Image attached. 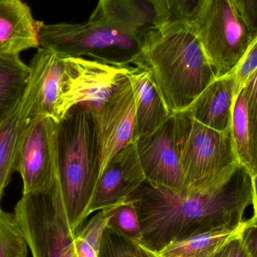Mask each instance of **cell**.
<instances>
[{"label": "cell", "mask_w": 257, "mask_h": 257, "mask_svg": "<svg viewBox=\"0 0 257 257\" xmlns=\"http://www.w3.org/2000/svg\"><path fill=\"white\" fill-rule=\"evenodd\" d=\"M235 3L238 11L244 17L245 21L250 28V21H251L252 6L253 0H232Z\"/></svg>", "instance_id": "4dcf8cb0"}, {"label": "cell", "mask_w": 257, "mask_h": 257, "mask_svg": "<svg viewBox=\"0 0 257 257\" xmlns=\"http://www.w3.org/2000/svg\"><path fill=\"white\" fill-rule=\"evenodd\" d=\"M212 257H250L240 239L238 232L228 239Z\"/></svg>", "instance_id": "f1b7e54d"}, {"label": "cell", "mask_w": 257, "mask_h": 257, "mask_svg": "<svg viewBox=\"0 0 257 257\" xmlns=\"http://www.w3.org/2000/svg\"><path fill=\"white\" fill-rule=\"evenodd\" d=\"M252 193H253V205L254 215L257 216V174L251 176Z\"/></svg>", "instance_id": "836d02e7"}, {"label": "cell", "mask_w": 257, "mask_h": 257, "mask_svg": "<svg viewBox=\"0 0 257 257\" xmlns=\"http://www.w3.org/2000/svg\"><path fill=\"white\" fill-rule=\"evenodd\" d=\"M98 257H144L139 243L107 226Z\"/></svg>", "instance_id": "603a6c76"}, {"label": "cell", "mask_w": 257, "mask_h": 257, "mask_svg": "<svg viewBox=\"0 0 257 257\" xmlns=\"http://www.w3.org/2000/svg\"><path fill=\"white\" fill-rule=\"evenodd\" d=\"M30 67L19 55H0V123L24 94Z\"/></svg>", "instance_id": "ac0fdd59"}, {"label": "cell", "mask_w": 257, "mask_h": 257, "mask_svg": "<svg viewBox=\"0 0 257 257\" xmlns=\"http://www.w3.org/2000/svg\"><path fill=\"white\" fill-rule=\"evenodd\" d=\"M235 96V78L229 73L216 78L184 111L208 127L229 131Z\"/></svg>", "instance_id": "9a60e30c"}, {"label": "cell", "mask_w": 257, "mask_h": 257, "mask_svg": "<svg viewBox=\"0 0 257 257\" xmlns=\"http://www.w3.org/2000/svg\"><path fill=\"white\" fill-rule=\"evenodd\" d=\"M128 78L136 99V141L154 133L173 114L169 111L146 67L133 66Z\"/></svg>", "instance_id": "e0dca14e"}, {"label": "cell", "mask_w": 257, "mask_h": 257, "mask_svg": "<svg viewBox=\"0 0 257 257\" xmlns=\"http://www.w3.org/2000/svg\"><path fill=\"white\" fill-rule=\"evenodd\" d=\"M173 114L185 190L212 187L235 170L240 163L231 130L220 132L208 127L185 111Z\"/></svg>", "instance_id": "5b68a950"}, {"label": "cell", "mask_w": 257, "mask_h": 257, "mask_svg": "<svg viewBox=\"0 0 257 257\" xmlns=\"http://www.w3.org/2000/svg\"><path fill=\"white\" fill-rule=\"evenodd\" d=\"M244 87L247 93L250 147V142L257 133V69L247 80Z\"/></svg>", "instance_id": "4316f807"}, {"label": "cell", "mask_w": 257, "mask_h": 257, "mask_svg": "<svg viewBox=\"0 0 257 257\" xmlns=\"http://www.w3.org/2000/svg\"><path fill=\"white\" fill-rule=\"evenodd\" d=\"M238 229H217L178 240L154 253L158 257H212Z\"/></svg>", "instance_id": "d6986e66"}, {"label": "cell", "mask_w": 257, "mask_h": 257, "mask_svg": "<svg viewBox=\"0 0 257 257\" xmlns=\"http://www.w3.org/2000/svg\"><path fill=\"white\" fill-rule=\"evenodd\" d=\"M141 247L142 248V251H143L144 257H158L154 252L151 251V250H148V249L145 248V247L140 244Z\"/></svg>", "instance_id": "e575fe53"}, {"label": "cell", "mask_w": 257, "mask_h": 257, "mask_svg": "<svg viewBox=\"0 0 257 257\" xmlns=\"http://www.w3.org/2000/svg\"><path fill=\"white\" fill-rule=\"evenodd\" d=\"M15 172L21 175L22 194L50 188L59 181L58 122L39 116L23 142Z\"/></svg>", "instance_id": "9c48e42d"}, {"label": "cell", "mask_w": 257, "mask_h": 257, "mask_svg": "<svg viewBox=\"0 0 257 257\" xmlns=\"http://www.w3.org/2000/svg\"><path fill=\"white\" fill-rule=\"evenodd\" d=\"M134 142L145 181L174 191H185L174 114L154 133L142 136Z\"/></svg>", "instance_id": "8fae6325"}, {"label": "cell", "mask_w": 257, "mask_h": 257, "mask_svg": "<svg viewBox=\"0 0 257 257\" xmlns=\"http://www.w3.org/2000/svg\"><path fill=\"white\" fill-rule=\"evenodd\" d=\"M96 109L90 104H78L58 122L59 182L68 220L75 234L89 217L100 175Z\"/></svg>", "instance_id": "3957f363"}, {"label": "cell", "mask_w": 257, "mask_h": 257, "mask_svg": "<svg viewBox=\"0 0 257 257\" xmlns=\"http://www.w3.org/2000/svg\"><path fill=\"white\" fill-rule=\"evenodd\" d=\"M145 181L135 142L119 151L108 162L96 184L89 216L126 202Z\"/></svg>", "instance_id": "4fadbf2b"}, {"label": "cell", "mask_w": 257, "mask_h": 257, "mask_svg": "<svg viewBox=\"0 0 257 257\" xmlns=\"http://www.w3.org/2000/svg\"><path fill=\"white\" fill-rule=\"evenodd\" d=\"M257 69V36L253 39L242 58L231 72L235 78L236 95L245 85L252 74Z\"/></svg>", "instance_id": "484cf974"}, {"label": "cell", "mask_w": 257, "mask_h": 257, "mask_svg": "<svg viewBox=\"0 0 257 257\" xmlns=\"http://www.w3.org/2000/svg\"><path fill=\"white\" fill-rule=\"evenodd\" d=\"M27 247L15 214L0 212V257H27Z\"/></svg>", "instance_id": "7402d4cb"}, {"label": "cell", "mask_w": 257, "mask_h": 257, "mask_svg": "<svg viewBox=\"0 0 257 257\" xmlns=\"http://www.w3.org/2000/svg\"><path fill=\"white\" fill-rule=\"evenodd\" d=\"M250 163L248 172L253 176L257 174V133L250 142Z\"/></svg>", "instance_id": "1f68e13d"}, {"label": "cell", "mask_w": 257, "mask_h": 257, "mask_svg": "<svg viewBox=\"0 0 257 257\" xmlns=\"http://www.w3.org/2000/svg\"><path fill=\"white\" fill-rule=\"evenodd\" d=\"M89 21L114 26L142 39L157 30V14L150 0H99Z\"/></svg>", "instance_id": "2e32d148"}, {"label": "cell", "mask_w": 257, "mask_h": 257, "mask_svg": "<svg viewBox=\"0 0 257 257\" xmlns=\"http://www.w3.org/2000/svg\"><path fill=\"white\" fill-rule=\"evenodd\" d=\"M64 58L59 122L78 104H90L99 108L127 78L133 67L113 66L84 57Z\"/></svg>", "instance_id": "ba28073f"}, {"label": "cell", "mask_w": 257, "mask_h": 257, "mask_svg": "<svg viewBox=\"0 0 257 257\" xmlns=\"http://www.w3.org/2000/svg\"><path fill=\"white\" fill-rule=\"evenodd\" d=\"M75 250L78 257H98L99 253L93 250L84 240L78 236H75Z\"/></svg>", "instance_id": "f546056e"}, {"label": "cell", "mask_w": 257, "mask_h": 257, "mask_svg": "<svg viewBox=\"0 0 257 257\" xmlns=\"http://www.w3.org/2000/svg\"><path fill=\"white\" fill-rule=\"evenodd\" d=\"M143 66L172 114L187 110L217 78L190 24L154 30L145 36Z\"/></svg>", "instance_id": "7a4b0ae2"}, {"label": "cell", "mask_w": 257, "mask_h": 257, "mask_svg": "<svg viewBox=\"0 0 257 257\" xmlns=\"http://www.w3.org/2000/svg\"><path fill=\"white\" fill-rule=\"evenodd\" d=\"M30 78L18 103L0 123V212L2 199L15 172L17 160L29 130L40 116L39 93L42 60L39 51L30 64Z\"/></svg>", "instance_id": "30bf717a"}, {"label": "cell", "mask_w": 257, "mask_h": 257, "mask_svg": "<svg viewBox=\"0 0 257 257\" xmlns=\"http://www.w3.org/2000/svg\"><path fill=\"white\" fill-rule=\"evenodd\" d=\"M96 118L100 136L101 175L110 160L135 141L136 99L128 75L96 109Z\"/></svg>", "instance_id": "7c38bea8"}, {"label": "cell", "mask_w": 257, "mask_h": 257, "mask_svg": "<svg viewBox=\"0 0 257 257\" xmlns=\"http://www.w3.org/2000/svg\"><path fill=\"white\" fill-rule=\"evenodd\" d=\"M108 226L130 239L140 243L142 235L139 216L131 202H125L116 208L108 221Z\"/></svg>", "instance_id": "cb8c5ba5"}, {"label": "cell", "mask_w": 257, "mask_h": 257, "mask_svg": "<svg viewBox=\"0 0 257 257\" xmlns=\"http://www.w3.org/2000/svg\"><path fill=\"white\" fill-rule=\"evenodd\" d=\"M238 235L250 257H257V216L243 221Z\"/></svg>", "instance_id": "83f0119b"}, {"label": "cell", "mask_w": 257, "mask_h": 257, "mask_svg": "<svg viewBox=\"0 0 257 257\" xmlns=\"http://www.w3.org/2000/svg\"><path fill=\"white\" fill-rule=\"evenodd\" d=\"M231 134L238 162L249 170L250 163V133L247 93L244 86L235 96L232 108Z\"/></svg>", "instance_id": "44dd1931"}, {"label": "cell", "mask_w": 257, "mask_h": 257, "mask_svg": "<svg viewBox=\"0 0 257 257\" xmlns=\"http://www.w3.org/2000/svg\"><path fill=\"white\" fill-rule=\"evenodd\" d=\"M191 25L217 78L232 72L254 39L232 0H205Z\"/></svg>", "instance_id": "52a82bcc"}, {"label": "cell", "mask_w": 257, "mask_h": 257, "mask_svg": "<svg viewBox=\"0 0 257 257\" xmlns=\"http://www.w3.org/2000/svg\"><path fill=\"white\" fill-rule=\"evenodd\" d=\"M157 14L158 29L174 25H191L205 0H150Z\"/></svg>", "instance_id": "ffe728a7"}, {"label": "cell", "mask_w": 257, "mask_h": 257, "mask_svg": "<svg viewBox=\"0 0 257 257\" xmlns=\"http://www.w3.org/2000/svg\"><path fill=\"white\" fill-rule=\"evenodd\" d=\"M117 206L118 205L98 211V212L87 221L85 226L84 227L81 226L76 233L77 236L84 240L98 253L104 232L108 226V221Z\"/></svg>", "instance_id": "d4e9b609"}, {"label": "cell", "mask_w": 257, "mask_h": 257, "mask_svg": "<svg viewBox=\"0 0 257 257\" xmlns=\"http://www.w3.org/2000/svg\"><path fill=\"white\" fill-rule=\"evenodd\" d=\"M250 30H251L253 39H255L257 36V0H253V6H252Z\"/></svg>", "instance_id": "d6a6232c"}, {"label": "cell", "mask_w": 257, "mask_h": 257, "mask_svg": "<svg viewBox=\"0 0 257 257\" xmlns=\"http://www.w3.org/2000/svg\"><path fill=\"white\" fill-rule=\"evenodd\" d=\"M145 39L114 26L87 21L83 24H42L39 48L62 57H84L120 67L143 66Z\"/></svg>", "instance_id": "277c9868"}, {"label": "cell", "mask_w": 257, "mask_h": 257, "mask_svg": "<svg viewBox=\"0 0 257 257\" xmlns=\"http://www.w3.org/2000/svg\"><path fill=\"white\" fill-rule=\"evenodd\" d=\"M15 217L33 257H78L59 181L46 190L22 194Z\"/></svg>", "instance_id": "8992f818"}, {"label": "cell", "mask_w": 257, "mask_h": 257, "mask_svg": "<svg viewBox=\"0 0 257 257\" xmlns=\"http://www.w3.org/2000/svg\"><path fill=\"white\" fill-rule=\"evenodd\" d=\"M126 202L137 211L139 244L157 253L178 240L217 229H238L246 208L253 204L251 175L240 164L212 187L184 192L145 181Z\"/></svg>", "instance_id": "6da1fadb"}, {"label": "cell", "mask_w": 257, "mask_h": 257, "mask_svg": "<svg viewBox=\"0 0 257 257\" xmlns=\"http://www.w3.org/2000/svg\"><path fill=\"white\" fill-rule=\"evenodd\" d=\"M42 24L33 19L30 8L21 0H0V55H19L39 48Z\"/></svg>", "instance_id": "5bb4252c"}]
</instances>
